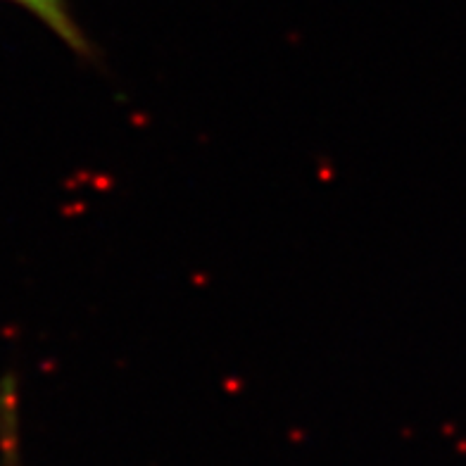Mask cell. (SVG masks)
Returning <instances> with one entry per match:
<instances>
[{
	"instance_id": "obj_1",
	"label": "cell",
	"mask_w": 466,
	"mask_h": 466,
	"mask_svg": "<svg viewBox=\"0 0 466 466\" xmlns=\"http://www.w3.org/2000/svg\"><path fill=\"white\" fill-rule=\"evenodd\" d=\"M10 3L25 7L41 25L48 26L74 56H79L81 60H96L98 56L96 46L79 25V19L74 17L72 0H10Z\"/></svg>"
},
{
	"instance_id": "obj_2",
	"label": "cell",
	"mask_w": 466,
	"mask_h": 466,
	"mask_svg": "<svg viewBox=\"0 0 466 466\" xmlns=\"http://www.w3.org/2000/svg\"><path fill=\"white\" fill-rule=\"evenodd\" d=\"M17 390L15 380L5 379L0 383V448H3V461L5 466L19 464L17 448Z\"/></svg>"
}]
</instances>
